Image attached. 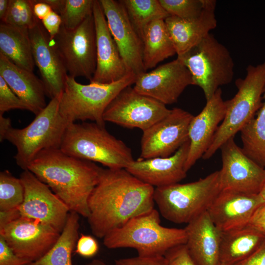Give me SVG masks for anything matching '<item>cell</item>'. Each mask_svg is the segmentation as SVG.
<instances>
[{
  "instance_id": "obj_30",
  "label": "cell",
  "mask_w": 265,
  "mask_h": 265,
  "mask_svg": "<svg viewBox=\"0 0 265 265\" xmlns=\"http://www.w3.org/2000/svg\"><path fill=\"white\" fill-rule=\"evenodd\" d=\"M241 148L244 154L257 164L265 168V91L263 106L257 116L240 131Z\"/></svg>"
},
{
  "instance_id": "obj_44",
  "label": "cell",
  "mask_w": 265,
  "mask_h": 265,
  "mask_svg": "<svg viewBox=\"0 0 265 265\" xmlns=\"http://www.w3.org/2000/svg\"><path fill=\"white\" fill-rule=\"evenodd\" d=\"M35 17L40 21L45 18L52 11L51 7L43 0H30Z\"/></svg>"
},
{
  "instance_id": "obj_51",
  "label": "cell",
  "mask_w": 265,
  "mask_h": 265,
  "mask_svg": "<svg viewBox=\"0 0 265 265\" xmlns=\"http://www.w3.org/2000/svg\"><path fill=\"white\" fill-rule=\"evenodd\" d=\"M218 265H222L221 264H220V263H219V264H218Z\"/></svg>"
},
{
  "instance_id": "obj_41",
  "label": "cell",
  "mask_w": 265,
  "mask_h": 265,
  "mask_svg": "<svg viewBox=\"0 0 265 265\" xmlns=\"http://www.w3.org/2000/svg\"><path fill=\"white\" fill-rule=\"evenodd\" d=\"M41 22L51 39L53 40L59 31L62 26V20L60 16L52 10Z\"/></svg>"
},
{
  "instance_id": "obj_10",
  "label": "cell",
  "mask_w": 265,
  "mask_h": 265,
  "mask_svg": "<svg viewBox=\"0 0 265 265\" xmlns=\"http://www.w3.org/2000/svg\"><path fill=\"white\" fill-rule=\"evenodd\" d=\"M54 41L67 74L92 80L97 65L96 31L93 13L77 28L61 26Z\"/></svg>"
},
{
  "instance_id": "obj_49",
  "label": "cell",
  "mask_w": 265,
  "mask_h": 265,
  "mask_svg": "<svg viewBox=\"0 0 265 265\" xmlns=\"http://www.w3.org/2000/svg\"><path fill=\"white\" fill-rule=\"evenodd\" d=\"M83 265H106V264L102 260L95 259L92 260L90 263Z\"/></svg>"
},
{
  "instance_id": "obj_45",
  "label": "cell",
  "mask_w": 265,
  "mask_h": 265,
  "mask_svg": "<svg viewBox=\"0 0 265 265\" xmlns=\"http://www.w3.org/2000/svg\"><path fill=\"white\" fill-rule=\"evenodd\" d=\"M21 216L18 208L0 211V229Z\"/></svg>"
},
{
  "instance_id": "obj_36",
  "label": "cell",
  "mask_w": 265,
  "mask_h": 265,
  "mask_svg": "<svg viewBox=\"0 0 265 265\" xmlns=\"http://www.w3.org/2000/svg\"><path fill=\"white\" fill-rule=\"evenodd\" d=\"M28 110L26 105L13 92L0 76V114L11 109Z\"/></svg>"
},
{
  "instance_id": "obj_12",
  "label": "cell",
  "mask_w": 265,
  "mask_h": 265,
  "mask_svg": "<svg viewBox=\"0 0 265 265\" xmlns=\"http://www.w3.org/2000/svg\"><path fill=\"white\" fill-rule=\"evenodd\" d=\"M194 116L181 108L169 113L143 131L140 159L168 157L189 140V128Z\"/></svg>"
},
{
  "instance_id": "obj_8",
  "label": "cell",
  "mask_w": 265,
  "mask_h": 265,
  "mask_svg": "<svg viewBox=\"0 0 265 265\" xmlns=\"http://www.w3.org/2000/svg\"><path fill=\"white\" fill-rule=\"evenodd\" d=\"M244 79L236 80L238 92L229 100L225 117L212 141L202 158L210 159L222 145L252 119L263 106L265 91V61L256 66L249 65Z\"/></svg>"
},
{
  "instance_id": "obj_40",
  "label": "cell",
  "mask_w": 265,
  "mask_h": 265,
  "mask_svg": "<svg viewBox=\"0 0 265 265\" xmlns=\"http://www.w3.org/2000/svg\"><path fill=\"white\" fill-rule=\"evenodd\" d=\"M115 265H167L164 256L121 258L115 261Z\"/></svg>"
},
{
  "instance_id": "obj_11",
  "label": "cell",
  "mask_w": 265,
  "mask_h": 265,
  "mask_svg": "<svg viewBox=\"0 0 265 265\" xmlns=\"http://www.w3.org/2000/svg\"><path fill=\"white\" fill-rule=\"evenodd\" d=\"M166 105L137 92L131 86L124 88L106 109L103 119L128 129L143 131L168 115Z\"/></svg>"
},
{
  "instance_id": "obj_46",
  "label": "cell",
  "mask_w": 265,
  "mask_h": 265,
  "mask_svg": "<svg viewBox=\"0 0 265 265\" xmlns=\"http://www.w3.org/2000/svg\"><path fill=\"white\" fill-rule=\"evenodd\" d=\"M11 127L10 119L4 117L3 114H0V141L1 142L3 141L5 134Z\"/></svg>"
},
{
  "instance_id": "obj_34",
  "label": "cell",
  "mask_w": 265,
  "mask_h": 265,
  "mask_svg": "<svg viewBox=\"0 0 265 265\" xmlns=\"http://www.w3.org/2000/svg\"><path fill=\"white\" fill-rule=\"evenodd\" d=\"M95 0H65L60 13L62 26L68 29L78 27L85 19L92 14Z\"/></svg>"
},
{
  "instance_id": "obj_47",
  "label": "cell",
  "mask_w": 265,
  "mask_h": 265,
  "mask_svg": "<svg viewBox=\"0 0 265 265\" xmlns=\"http://www.w3.org/2000/svg\"><path fill=\"white\" fill-rule=\"evenodd\" d=\"M43 0L51 7L53 11L55 12L59 15L62 10L65 3V0Z\"/></svg>"
},
{
  "instance_id": "obj_29",
  "label": "cell",
  "mask_w": 265,
  "mask_h": 265,
  "mask_svg": "<svg viewBox=\"0 0 265 265\" xmlns=\"http://www.w3.org/2000/svg\"><path fill=\"white\" fill-rule=\"evenodd\" d=\"M80 215L70 212L65 225L53 246L42 258L28 265H73L72 253L79 238Z\"/></svg>"
},
{
  "instance_id": "obj_7",
  "label": "cell",
  "mask_w": 265,
  "mask_h": 265,
  "mask_svg": "<svg viewBox=\"0 0 265 265\" xmlns=\"http://www.w3.org/2000/svg\"><path fill=\"white\" fill-rule=\"evenodd\" d=\"M60 95L51 99L26 127L23 129L11 127L4 136L3 140L8 141L16 147L14 159L24 170L27 169L41 151L60 149L67 127L71 123L59 113Z\"/></svg>"
},
{
  "instance_id": "obj_5",
  "label": "cell",
  "mask_w": 265,
  "mask_h": 265,
  "mask_svg": "<svg viewBox=\"0 0 265 265\" xmlns=\"http://www.w3.org/2000/svg\"><path fill=\"white\" fill-rule=\"evenodd\" d=\"M221 191L219 171H216L195 182L156 187L154 200L166 220L187 224L207 212Z\"/></svg>"
},
{
  "instance_id": "obj_6",
  "label": "cell",
  "mask_w": 265,
  "mask_h": 265,
  "mask_svg": "<svg viewBox=\"0 0 265 265\" xmlns=\"http://www.w3.org/2000/svg\"><path fill=\"white\" fill-rule=\"evenodd\" d=\"M136 78L135 75L129 73L110 83L91 82L83 84L67 74L60 97L59 113L69 123L89 120L105 126L103 115L106 109L120 91L135 83Z\"/></svg>"
},
{
  "instance_id": "obj_25",
  "label": "cell",
  "mask_w": 265,
  "mask_h": 265,
  "mask_svg": "<svg viewBox=\"0 0 265 265\" xmlns=\"http://www.w3.org/2000/svg\"><path fill=\"white\" fill-rule=\"evenodd\" d=\"M0 76L35 115L47 106L45 87L33 72L14 64L0 54Z\"/></svg>"
},
{
  "instance_id": "obj_14",
  "label": "cell",
  "mask_w": 265,
  "mask_h": 265,
  "mask_svg": "<svg viewBox=\"0 0 265 265\" xmlns=\"http://www.w3.org/2000/svg\"><path fill=\"white\" fill-rule=\"evenodd\" d=\"M60 233L49 225L22 216L0 229V236L15 254L30 263L44 256Z\"/></svg>"
},
{
  "instance_id": "obj_4",
  "label": "cell",
  "mask_w": 265,
  "mask_h": 265,
  "mask_svg": "<svg viewBox=\"0 0 265 265\" xmlns=\"http://www.w3.org/2000/svg\"><path fill=\"white\" fill-rule=\"evenodd\" d=\"M60 149L80 159L99 162L109 169H125L134 159L132 150L96 123H71Z\"/></svg>"
},
{
  "instance_id": "obj_50",
  "label": "cell",
  "mask_w": 265,
  "mask_h": 265,
  "mask_svg": "<svg viewBox=\"0 0 265 265\" xmlns=\"http://www.w3.org/2000/svg\"><path fill=\"white\" fill-rule=\"evenodd\" d=\"M259 194L263 198V199L265 201V180Z\"/></svg>"
},
{
  "instance_id": "obj_21",
  "label": "cell",
  "mask_w": 265,
  "mask_h": 265,
  "mask_svg": "<svg viewBox=\"0 0 265 265\" xmlns=\"http://www.w3.org/2000/svg\"><path fill=\"white\" fill-rule=\"evenodd\" d=\"M264 202L259 194L221 190L207 212L216 227L224 232L246 226Z\"/></svg>"
},
{
  "instance_id": "obj_23",
  "label": "cell",
  "mask_w": 265,
  "mask_h": 265,
  "mask_svg": "<svg viewBox=\"0 0 265 265\" xmlns=\"http://www.w3.org/2000/svg\"><path fill=\"white\" fill-rule=\"evenodd\" d=\"M216 0H205L202 13L195 19H183L169 16L165 19L177 56L186 53L216 27Z\"/></svg>"
},
{
  "instance_id": "obj_37",
  "label": "cell",
  "mask_w": 265,
  "mask_h": 265,
  "mask_svg": "<svg viewBox=\"0 0 265 265\" xmlns=\"http://www.w3.org/2000/svg\"><path fill=\"white\" fill-rule=\"evenodd\" d=\"M167 265H197L185 244L175 246L164 255Z\"/></svg>"
},
{
  "instance_id": "obj_27",
  "label": "cell",
  "mask_w": 265,
  "mask_h": 265,
  "mask_svg": "<svg viewBox=\"0 0 265 265\" xmlns=\"http://www.w3.org/2000/svg\"><path fill=\"white\" fill-rule=\"evenodd\" d=\"M142 41V61L146 72L176 54L164 20H157L147 25L143 32Z\"/></svg>"
},
{
  "instance_id": "obj_48",
  "label": "cell",
  "mask_w": 265,
  "mask_h": 265,
  "mask_svg": "<svg viewBox=\"0 0 265 265\" xmlns=\"http://www.w3.org/2000/svg\"><path fill=\"white\" fill-rule=\"evenodd\" d=\"M9 5V0H0V19L1 22L4 20Z\"/></svg>"
},
{
  "instance_id": "obj_18",
  "label": "cell",
  "mask_w": 265,
  "mask_h": 265,
  "mask_svg": "<svg viewBox=\"0 0 265 265\" xmlns=\"http://www.w3.org/2000/svg\"><path fill=\"white\" fill-rule=\"evenodd\" d=\"M28 32L35 65L40 72L46 96L52 99L62 93L67 72L54 40L41 21Z\"/></svg>"
},
{
  "instance_id": "obj_33",
  "label": "cell",
  "mask_w": 265,
  "mask_h": 265,
  "mask_svg": "<svg viewBox=\"0 0 265 265\" xmlns=\"http://www.w3.org/2000/svg\"><path fill=\"white\" fill-rule=\"evenodd\" d=\"M39 21L34 14L30 0H9L6 14L1 23L29 29Z\"/></svg>"
},
{
  "instance_id": "obj_15",
  "label": "cell",
  "mask_w": 265,
  "mask_h": 265,
  "mask_svg": "<svg viewBox=\"0 0 265 265\" xmlns=\"http://www.w3.org/2000/svg\"><path fill=\"white\" fill-rule=\"evenodd\" d=\"M220 149L221 190L259 194L265 180V169L246 156L232 137Z\"/></svg>"
},
{
  "instance_id": "obj_2",
  "label": "cell",
  "mask_w": 265,
  "mask_h": 265,
  "mask_svg": "<svg viewBox=\"0 0 265 265\" xmlns=\"http://www.w3.org/2000/svg\"><path fill=\"white\" fill-rule=\"evenodd\" d=\"M74 212L87 218L88 202L103 168L94 162L76 158L60 149L39 153L27 169Z\"/></svg>"
},
{
  "instance_id": "obj_13",
  "label": "cell",
  "mask_w": 265,
  "mask_h": 265,
  "mask_svg": "<svg viewBox=\"0 0 265 265\" xmlns=\"http://www.w3.org/2000/svg\"><path fill=\"white\" fill-rule=\"evenodd\" d=\"M25 188L24 199L18 209L21 216L40 221L61 233L70 211L45 184L32 172L21 174Z\"/></svg>"
},
{
  "instance_id": "obj_19",
  "label": "cell",
  "mask_w": 265,
  "mask_h": 265,
  "mask_svg": "<svg viewBox=\"0 0 265 265\" xmlns=\"http://www.w3.org/2000/svg\"><path fill=\"white\" fill-rule=\"evenodd\" d=\"M93 15L94 19L97 65L90 82L110 83L120 80L129 73L109 30L99 0H95Z\"/></svg>"
},
{
  "instance_id": "obj_42",
  "label": "cell",
  "mask_w": 265,
  "mask_h": 265,
  "mask_svg": "<svg viewBox=\"0 0 265 265\" xmlns=\"http://www.w3.org/2000/svg\"><path fill=\"white\" fill-rule=\"evenodd\" d=\"M246 226L265 236V202L256 209Z\"/></svg>"
},
{
  "instance_id": "obj_39",
  "label": "cell",
  "mask_w": 265,
  "mask_h": 265,
  "mask_svg": "<svg viewBox=\"0 0 265 265\" xmlns=\"http://www.w3.org/2000/svg\"><path fill=\"white\" fill-rule=\"evenodd\" d=\"M30 263L15 254L0 236V265H28Z\"/></svg>"
},
{
  "instance_id": "obj_3",
  "label": "cell",
  "mask_w": 265,
  "mask_h": 265,
  "mask_svg": "<svg viewBox=\"0 0 265 265\" xmlns=\"http://www.w3.org/2000/svg\"><path fill=\"white\" fill-rule=\"evenodd\" d=\"M185 229L168 228L160 224V213L155 208L134 217L103 238L108 249L132 248L141 257L164 256L172 248L185 244Z\"/></svg>"
},
{
  "instance_id": "obj_43",
  "label": "cell",
  "mask_w": 265,
  "mask_h": 265,
  "mask_svg": "<svg viewBox=\"0 0 265 265\" xmlns=\"http://www.w3.org/2000/svg\"><path fill=\"white\" fill-rule=\"evenodd\" d=\"M233 265H265V239L251 255Z\"/></svg>"
},
{
  "instance_id": "obj_28",
  "label": "cell",
  "mask_w": 265,
  "mask_h": 265,
  "mask_svg": "<svg viewBox=\"0 0 265 265\" xmlns=\"http://www.w3.org/2000/svg\"><path fill=\"white\" fill-rule=\"evenodd\" d=\"M0 54L18 67L33 72L28 29L0 23Z\"/></svg>"
},
{
  "instance_id": "obj_24",
  "label": "cell",
  "mask_w": 265,
  "mask_h": 265,
  "mask_svg": "<svg viewBox=\"0 0 265 265\" xmlns=\"http://www.w3.org/2000/svg\"><path fill=\"white\" fill-rule=\"evenodd\" d=\"M186 245L197 265H218L221 232L214 225L208 212L188 223L184 228Z\"/></svg>"
},
{
  "instance_id": "obj_38",
  "label": "cell",
  "mask_w": 265,
  "mask_h": 265,
  "mask_svg": "<svg viewBox=\"0 0 265 265\" xmlns=\"http://www.w3.org/2000/svg\"><path fill=\"white\" fill-rule=\"evenodd\" d=\"M99 248L98 242L94 237L81 234L78 240L75 252L83 257L91 258L98 253Z\"/></svg>"
},
{
  "instance_id": "obj_20",
  "label": "cell",
  "mask_w": 265,
  "mask_h": 265,
  "mask_svg": "<svg viewBox=\"0 0 265 265\" xmlns=\"http://www.w3.org/2000/svg\"><path fill=\"white\" fill-rule=\"evenodd\" d=\"M229 100L224 101L219 88L207 101L202 110L192 119L188 131L190 145L185 169L187 172L210 146L226 115Z\"/></svg>"
},
{
  "instance_id": "obj_35",
  "label": "cell",
  "mask_w": 265,
  "mask_h": 265,
  "mask_svg": "<svg viewBox=\"0 0 265 265\" xmlns=\"http://www.w3.org/2000/svg\"><path fill=\"white\" fill-rule=\"evenodd\" d=\"M170 15L183 19L198 17L205 6V0H159Z\"/></svg>"
},
{
  "instance_id": "obj_1",
  "label": "cell",
  "mask_w": 265,
  "mask_h": 265,
  "mask_svg": "<svg viewBox=\"0 0 265 265\" xmlns=\"http://www.w3.org/2000/svg\"><path fill=\"white\" fill-rule=\"evenodd\" d=\"M154 187L126 169H103L88 200L92 234L103 238L132 218L154 209Z\"/></svg>"
},
{
  "instance_id": "obj_31",
  "label": "cell",
  "mask_w": 265,
  "mask_h": 265,
  "mask_svg": "<svg viewBox=\"0 0 265 265\" xmlns=\"http://www.w3.org/2000/svg\"><path fill=\"white\" fill-rule=\"evenodd\" d=\"M129 18L142 39L145 27L157 20H164L170 16L159 0H121Z\"/></svg>"
},
{
  "instance_id": "obj_17",
  "label": "cell",
  "mask_w": 265,
  "mask_h": 265,
  "mask_svg": "<svg viewBox=\"0 0 265 265\" xmlns=\"http://www.w3.org/2000/svg\"><path fill=\"white\" fill-rule=\"evenodd\" d=\"M111 34L129 73L146 72L142 61L143 43L120 1L100 0Z\"/></svg>"
},
{
  "instance_id": "obj_9",
  "label": "cell",
  "mask_w": 265,
  "mask_h": 265,
  "mask_svg": "<svg viewBox=\"0 0 265 265\" xmlns=\"http://www.w3.org/2000/svg\"><path fill=\"white\" fill-rule=\"evenodd\" d=\"M190 72L194 85L210 100L234 77V63L228 49L211 33L185 54L177 56Z\"/></svg>"
},
{
  "instance_id": "obj_16",
  "label": "cell",
  "mask_w": 265,
  "mask_h": 265,
  "mask_svg": "<svg viewBox=\"0 0 265 265\" xmlns=\"http://www.w3.org/2000/svg\"><path fill=\"white\" fill-rule=\"evenodd\" d=\"M134 84L137 92L165 105L177 102L186 88L194 85L190 72L178 58L137 76Z\"/></svg>"
},
{
  "instance_id": "obj_22",
  "label": "cell",
  "mask_w": 265,
  "mask_h": 265,
  "mask_svg": "<svg viewBox=\"0 0 265 265\" xmlns=\"http://www.w3.org/2000/svg\"><path fill=\"white\" fill-rule=\"evenodd\" d=\"M189 145L188 140L169 157L134 160L125 169L142 182L153 187L179 183L186 176L185 164Z\"/></svg>"
},
{
  "instance_id": "obj_32",
  "label": "cell",
  "mask_w": 265,
  "mask_h": 265,
  "mask_svg": "<svg viewBox=\"0 0 265 265\" xmlns=\"http://www.w3.org/2000/svg\"><path fill=\"white\" fill-rule=\"evenodd\" d=\"M25 188L20 178L8 170L0 173V211L18 208L23 203Z\"/></svg>"
},
{
  "instance_id": "obj_26",
  "label": "cell",
  "mask_w": 265,
  "mask_h": 265,
  "mask_svg": "<svg viewBox=\"0 0 265 265\" xmlns=\"http://www.w3.org/2000/svg\"><path fill=\"white\" fill-rule=\"evenodd\" d=\"M265 239V236L247 226L221 232L219 263L233 265L251 255Z\"/></svg>"
}]
</instances>
